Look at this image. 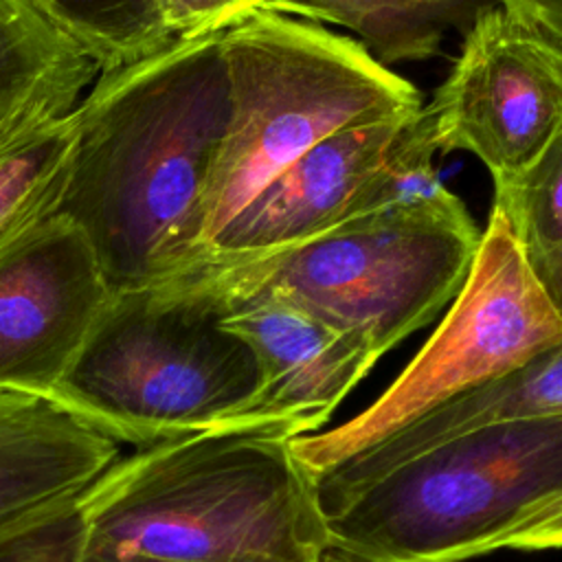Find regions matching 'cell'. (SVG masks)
I'll list each match as a JSON object with an SVG mask.
<instances>
[{
    "instance_id": "1",
    "label": "cell",
    "mask_w": 562,
    "mask_h": 562,
    "mask_svg": "<svg viewBox=\"0 0 562 562\" xmlns=\"http://www.w3.org/2000/svg\"><path fill=\"white\" fill-rule=\"evenodd\" d=\"M72 119L53 215L83 233L108 290H145L189 266L228 123L222 26L99 72Z\"/></svg>"
},
{
    "instance_id": "2",
    "label": "cell",
    "mask_w": 562,
    "mask_h": 562,
    "mask_svg": "<svg viewBox=\"0 0 562 562\" xmlns=\"http://www.w3.org/2000/svg\"><path fill=\"white\" fill-rule=\"evenodd\" d=\"M83 551L182 562H321L325 516L290 437L224 426L116 459L79 496Z\"/></svg>"
},
{
    "instance_id": "3",
    "label": "cell",
    "mask_w": 562,
    "mask_h": 562,
    "mask_svg": "<svg viewBox=\"0 0 562 562\" xmlns=\"http://www.w3.org/2000/svg\"><path fill=\"white\" fill-rule=\"evenodd\" d=\"M325 516L321 562H463L562 544V415L408 459Z\"/></svg>"
},
{
    "instance_id": "4",
    "label": "cell",
    "mask_w": 562,
    "mask_h": 562,
    "mask_svg": "<svg viewBox=\"0 0 562 562\" xmlns=\"http://www.w3.org/2000/svg\"><path fill=\"white\" fill-rule=\"evenodd\" d=\"M479 237L457 198L353 217L268 252L206 255L151 288L200 299L220 314L279 296L362 338L380 360L454 299Z\"/></svg>"
},
{
    "instance_id": "5",
    "label": "cell",
    "mask_w": 562,
    "mask_h": 562,
    "mask_svg": "<svg viewBox=\"0 0 562 562\" xmlns=\"http://www.w3.org/2000/svg\"><path fill=\"white\" fill-rule=\"evenodd\" d=\"M222 55L228 123L206 189L198 257L310 147L424 105L417 88L362 44L290 15L237 13L222 26Z\"/></svg>"
},
{
    "instance_id": "6",
    "label": "cell",
    "mask_w": 562,
    "mask_h": 562,
    "mask_svg": "<svg viewBox=\"0 0 562 562\" xmlns=\"http://www.w3.org/2000/svg\"><path fill=\"white\" fill-rule=\"evenodd\" d=\"M220 318L204 301L160 288L110 294L50 402L140 448L248 426L257 362Z\"/></svg>"
},
{
    "instance_id": "7",
    "label": "cell",
    "mask_w": 562,
    "mask_h": 562,
    "mask_svg": "<svg viewBox=\"0 0 562 562\" xmlns=\"http://www.w3.org/2000/svg\"><path fill=\"white\" fill-rule=\"evenodd\" d=\"M562 347V305L529 270L507 222L492 209L470 270L426 345L349 422L290 439L310 476H321L424 411Z\"/></svg>"
},
{
    "instance_id": "8",
    "label": "cell",
    "mask_w": 562,
    "mask_h": 562,
    "mask_svg": "<svg viewBox=\"0 0 562 562\" xmlns=\"http://www.w3.org/2000/svg\"><path fill=\"white\" fill-rule=\"evenodd\" d=\"M424 112L437 151H470L492 178L518 173L562 134V48L481 9Z\"/></svg>"
},
{
    "instance_id": "9",
    "label": "cell",
    "mask_w": 562,
    "mask_h": 562,
    "mask_svg": "<svg viewBox=\"0 0 562 562\" xmlns=\"http://www.w3.org/2000/svg\"><path fill=\"white\" fill-rule=\"evenodd\" d=\"M94 250L48 217L0 255V389L50 400L110 301Z\"/></svg>"
},
{
    "instance_id": "10",
    "label": "cell",
    "mask_w": 562,
    "mask_h": 562,
    "mask_svg": "<svg viewBox=\"0 0 562 562\" xmlns=\"http://www.w3.org/2000/svg\"><path fill=\"white\" fill-rule=\"evenodd\" d=\"M220 323L250 347L257 362L259 386L246 424L290 439L318 432L378 362L362 338L279 296L237 303Z\"/></svg>"
},
{
    "instance_id": "11",
    "label": "cell",
    "mask_w": 562,
    "mask_h": 562,
    "mask_svg": "<svg viewBox=\"0 0 562 562\" xmlns=\"http://www.w3.org/2000/svg\"><path fill=\"white\" fill-rule=\"evenodd\" d=\"M413 114L351 125L310 147L272 178L200 257L268 252L347 222L356 193L382 167Z\"/></svg>"
},
{
    "instance_id": "12",
    "label": "cell",
    "mask_w": 562,
    "mask_h": 562,
    "mask_svg": "<svg viewBox=\"0 0 562 562\" xmlns=\"http://www.w3.org/2000/svg\"><path fill=\"white\" fill-rule=\"evenodd\" d=\"M562 415V347L463 391L406 422L382 441L314 476L321 509H334L391 468L490 426Z\"/></svg>"
},
{
    "instance_id": "13",
    "label": "cell",
    "mask_w": 562,
    "mask_h": 562,
    "mask_svg": "<svg viewBox=\"0 0 562 562\" xmlns=\"http://www.w3.org/2000/svg\"><path fill=\"white\" fill-rule=\"evenodd\" d=\"M116 459L114 439L50 400L0 389V529L81 494Z\"/></svg>"
},
{
    "instance_id": "14",
    "label": "cell",
    "mask_w": 562,
    "mask_h": 562,
    "mask_svg": "<svg viewBox=\"0 0 562 562\" xmlns=\"http://www.w3.org/2000/svg\"><path fill=\"white\" fill-rule=\"evenodd\" d=\"M97 75L31 0H0V154L70 114Z\"/></svg>"
},
{
    "instance_id": "15",
    "label": "cell",
    "mask_w": 562,
    "mask_h": 562,
    "mask_svg": "<svg viewBox=\"0 0 562 562\" xmlns=\"http://www.w3.org/2000/svg\"><path fill=\"white\" fill-rule=\"evenodd\" d=\"M246 9L345 26L389 66L437 55L446 33L468 20L470 0H246Z\"/></svg>"
},
{
    "instance_id": "16",
    "label": "cell",
    "mask_w": 562,
    "mask_h": 562,
    "mask_svg": "<svg viewBox=\"0 0 562 562\" xmlns=\"http://www.w3.org/2000/svg\"><path fill=\"white\" fill-rule=\"evenodd\" d=\"M494 180V204L529 270L562 305V134L522 171Z\"/></svg>"
},
{
    "instance_id": "17",
    "label": "cell",
    "mask_w": 562,
    "mask_h": 562,
    "mask_svg": "<svg viewBox=\"0 0 562 562\" xmlns=\"http://www.w3.org/2000/svg\"><path fill=\"white\" fill-rule=\"evenodd\" d=\"M99 72L134 64L173 40L162 0H31Z\"/></svg>"
},
{
    "instance_id": "18",
    "label": "cell",
    "mask_w": 562,
    "mask_h": 562,
    "mask_svg": "<svg viewBox=\"0 0 562 562\" xmlns=\"http://www.w3.org/2000/svg\"><path fill=\"white\" fill-rule=\"evenodd\" d=\"M75 147L72 112L0 154V255L53 217Z\"/></svg>"
},
{
    "instance_id": "19",
    "label": "cell",
    "mask_w": 562,
    "mask_h": 562,
    "mask_svg": "<svg viewBox=\"0 0 562 562\" xmlns=\"http://www.w3.org/2000/svg\"><path fill=\"white\" fill-rule=\"evenodd\" d=\"M435 154L437 149L422 105L402 127L382 167L356 193L347 220L393 209L452 204L457 195L441 184L432 167Z\"/></svg>"
},
{
    "instance_id": "20",
    "label": "cell",
    "mask_w": 562,
    "mask_h": 562,
    "mask_svg": "<svg viewBox=\"0 0 562 562\" xmlns=\"http://www.w3.org/2000/svg\"><path fill=\"white\" fill-rule=\"evenodd\" d=\"M79 496L2 527L0 562H79L86 544Z\"/></svg>"
},
{
    "instance_id": "21",
    "label": "cell",
    "mask_w": 562,
    "mask_h": 562,
    "mask_svg": "<svg viewBox=\"0 0 562 562\" xmlns=\"http://www.w3.org/2000/svg\"><path fill=\"white\" fill-rule=\"evenodd\" d=\"M244 7L246 0H162L165 22L173 37L220 29Z\"/></svg>"
},
{
    "instance_id": "22",
    "label": "cell",
    "mask_w": 562,
    "mask_h": 562,
    "mask_svg": "<svg viewBox=\"0 0 562 562\" xmlns=\"http://www.w3.org/2000/svg\"><path fill=\"white\" fill-rule=\"evenodd\" d=\"M512 20L562 48V0H498Z\"/></svg>"
},
{
    "instance_id": "23",
    "label": "cell",
    "mask_w": 562,
    "mask_h": 562,
    "mask_svg": "<svg viewBox=\"0 0 562 562\" xmlns=\"http://www.w3.org/2000/svg\"><path fill=\"white\" fill-rule=\"evenodd\" d=\"M79 562H182V560H158V558H143V555H103L83 551Z\"/></svg>"
}]
</instances>
